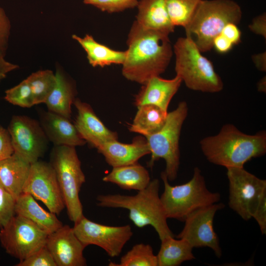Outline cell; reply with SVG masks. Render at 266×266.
Listing matches in <instances>:
<instances>
[{"mask_svg": "<svg viewBox=\"0 0 266 266\" xmlns=\"http://www.w3.org/2000/svg\"><path fill=\"white\" fill-rule=\"evenodd\" d=\"M240 6L232 0H201L188 26L184 28L201 52L213 48L214 38L229 23L238 24Z\"/></svg>", "mask_w": 266, "mask_h": 266, "instance_id": "cell-4", "label": "cell"}, {"mask_svg": "<svg viewBox=\"0 0 266 266\" xmlns=\"http://www.w3.org/2000/svg\"><path fill=\"white\" fill-rule=\"evenodd\" d=\"M55 75V85L45 103L48 111L70 119L75 100L74 86L61 69L57 68Z\"/></svg>", "mask_w": 266, "mask_h": 266, "instance_id": "cell-23", "label": "cell"}, {"mask_svg": "<svg viewBox=\"0 0 266 266\" xmlns=\"http://www.w3.org/2000/svg\"><path fill=\"white\" fill-rule=\"evenodd\" d=\"M4 99L8 102L22 107L34 105L30 85L26 79L5 92Z\"/></svg>", "mask_w": 266, "mask_h": 266, "instance_id": "cell-31", "label": "cell"}, {"mask_svg": "<svg viewBox=\"0 0 266 266\" xmlns=\"http://www.w3.org/2000/svg\"><path fill=\"white\" fill-rule=\"evenodd\" d=\"M68 218L75 223L84 216L79 192L85 182L75 147L56 145L50 156Z\"/></svg>", "mask_w": 266, "mask_h": 266, "instance_id": "cell-7", "label": "cell"}, {"mask_svg": "<svg viewBox=\"0 0 266 266\" xmlns=\"http://www.w3.org/2000/svg\"><path fill=\"white\" fill-rule=\"evenodd\" d=\"M48 235L29 220L14 215L0 229V242L7 254L21 261L45 246Z\"/></svg>", "mask_w": 266, "mask_h": 266, "instance_id": "cell-10", "label": "cell"}, {"mask_svg": "<svg viewBox=\"0 0 266 266\" xmlns=\"http://www.w3.org/2000/svg\"><path fill=\"white\" fill-rule=\"evenodd\" d=\"M161 177L164 190L160 199L167 219L184 222L194 211L217 203L221 199L219 193L207 189L198 167L194 168L192 178L183 184L171 185L164 171L161 172Z\"/></svg>", "mask_w": 266, "mask_h": 266, "instance_id": "cell-6", "label": "cell"}, {"mask_svg": "<svg viewBox=\"0 0 266 266\" xmlns=\"http://www.w3.org/2000/svg\"><path fill=\"white\" fill-rule=\"evenodd\" d=\"M212 45L213 48L221 54L228 53L233 46V44L221 33L214 38Z\"/></svg>", "mask_w": 266, "mask_h": 266, "instance_id": "cell-40", "label": "cell"}, {"mask_svg": "<svg viewBox=\"0 0 266 266\" xmlns=\"http://www.w3.org/2000/svg\"><path fill=\"white\" fill-rule=\"evenodd\" d=\"M137 111L129 130L146 137L160 131L165 125L167 111L152 104L137 106Z\"/></svg>", "mask_w": 266, "mask_h": 266, "instance_id": "cell-26", "label": "cell"}, {"mask_svg": "<svg viewBox=\"0 0 266 266\" xmlns=\"http://www.w3.org/2000/svg\"><path fill=\"white\" fill-rule=\"evenodd\" d=\"M182 82L177 75L170 79H164L160 76L152 77L142 85L135 97L134 104L136 106L152 104L167 111L169 103Z\"/></svg>", "mask_w": 266, "mask_h": 266, "instance_id": "cell-18", "label": "cell"}, {"mask_svg": "<svg viewBox=\"0 0 266 266\" xmlns=\"http://www.w3.org/2000/svg\"><path fill=\"white\" fill-rule=\"evenodd\" d=\"M23 193L41 201L55 214H59L65 207L56 173L50 163L38 160L31 164Z\"/></svg>", "mask_w": 266, "mask_h": 266, "instance_id": "cell-14", "label": "cell"}, {"mask_svg": "<svg viewBox=\"0 0 266 266\" xmlns=\"http://www.w3.org/2000/svg\"><path fill=\"white\" fill-rule=\"evenodd\" d=\"M7 130L14 153L31 164L38 161L45 152L48 139L36 120L26 116H14Z\"/></svg>", "mask_w": 266, "mask_h": 266, "instance_id": "cell-12", "label": "cell"}, {"mask_svg": "<svg viewBox=\"0 0 266 266\" xmlns=\"http://www.w3.org/2000/svg\"><path fill=\"white\" fill-rule=\"evenodd\" d=\"M227 169L229 206L243 220L248 221L266 194V180L258 178L244 167H231Z\"/></svg>", "mask_w": 266, "mask_h": 266, "instance_id": "cell-9", "label": "cell"}, {"mask_svg": "<svg viewBox=\"0 0 266 266\" xmlns=\"http://www.w3.org/2000/svg\"><path fill=\"white\" fill-rule=\"evenodd\" d=\"M27 80L34 105L45 103L56 84V75L49 69L40 70L32 73Z\"/></svg>", "mask_w": 266, "mask_h": 266, "instance_id": "cell-28", "label": "cell"}, {"mask_svg": "<svg viewBox=\"0 0 266 266\" xmlns=\"http://www.w3.org/2000/svg\"><path fill=\"white\" fill-rule=\"evenodd\" d=\"M249 29L254 33L266 37V14L264 13L255 18L249 26Z\"/></svg>", "mask_w": 266, "mask_h": 266, "instance_id": "cell-39", "label": "cell"}, {"mask_svg": "<svg viewBox=\"0 0 266 266\" xmlns=\"http://www.w3.org/2000/svg\"><path fill=\"white\" fill-rule=\"evenodd\" d=\"M161 241L157 255L158 266H178L184 262L195 259L193 248L185 239L169 236Z\"/></svg>", "mask_w": 266, "mask_h": 266, "instance_id": "cell-27", "label": "cell"}, {"mask_svg": "<svg viewBox=\"0 0 266 266\" xmlns=\"http://www.w3.org/2000/svg\"><path fill=\"white\" fill-rule=\"evenodd\" d=\"M109 266H158L157 255L148 244L134 245L120 259L119 263L110 262Z\"/></svg>", "mask_w": 266, "mask_h": 266, "instance_id": "cell-29", "label": "cell"}, {"mask_svg": "<svg viewBox=\"0 0 266 266\" xmlns=\"http://www.w3.org/2000/svg\"><path fill=\"white\" fill-rule=\"evenodd\" d=\"M221 34L229 40L233 45L241 42V33L236 24H227L223 29Z\"/></svg>", "mask_w": 266, "mask_h": 266, "instance_id": "cell-38", "label": "cell"}, {"mask_svg": "<svg viewBox=\"0 0 266 266\" xmlns=\"http://www.w3.org/2000/svg\"><path fill=\"white\" fill-rule=\"evenodd\" d=\"M136 7L135 21L141 27L168 35L174 32L165 0H140Z\"/></svg>", "mask_w": 266, "mask_h": 266, "instance_id": "cell-20", "label": "cell"}, {"mask_svg": "<svg viewBox=\"0 0 266 266\" xmlns=\"http://www.w3.org/2000/svg\"><path fill=\"white\" fill-rule=\"evenodd\" d=\"M14 153L10 134L7 129L0 126V161Z\"/></svg>", "mask_w": 266, "mask_h": 266, "instance_id": "cell-36", "label": "cell"}, {"mask_svg": "<svg viewBox=\"0 0 266 266\" xmlns=\"http://www.w3.org/2000/svg\"><path fill=\"white\" fill-rule=\"evenodd\" d=\"M258 89L260 92H266V77L263 78L259 82Z\"/></svg>", "mask_w": 266, "mask_h": 266, "instance_id": "cell-43", "label": "cell"}, {"mask_svg": "<svg viewBox=\"0 0 266 266\" xmlns=\"http://www.w3.org/2000/svg\"><path fill=\"white\" fill-rule=\"evenodd\" d=\"M225 207L224 203L217 202L194 211L185 219L184 226L176 238L185 239L193 248L209 247L217 258H221L222 251L213 221L216 212Z\"/></svg>", "mask_w": 266, "mask_h": 266, "instance_id": "cell-13", "label": "cell"}, {"mask_svg": "<svg viewBox=\"0 0 266 266\" xmlns=\"http://www.w3.org/2000/svg\"><path fill=\"white\" fill-rule=\"evenodd\" d=\"M31 166L15 153L0 161V184L15 200L23 193Z\"/></svg>", "mask_w": 266, "mask_h": 266, "instance_id": "cell-21", "label": "cell"}, {"mask_svg": "<svg viewBox=\"0 0 266 266\" xmlns=\"http://www.w3.org/2000/svg\"><path fill=\"white\" fill-rule=\"evenodd\" d=\"M97 149L112 167L136 163L142 157L150 154L144 136L136 137L129 144L120 142L118 139L107 141Z\"/></svg>", "mask_w": 266, "mask_h": 266, "instance_id": "cell-17", "label": "cell"}, {"mask_svg": "<svg viewBox=\"0 0 266 266\" xmlns=\"http://www.w3.org/2000/svg\"><path fill=\"white\" fill-rule=\"evenodd\" d=\"M40 119V124L48 139L55 146L76 147L86 143L69 119L48 111L41 113Z\"/></svg>", "mask_w": 266, "mask_h": 266, "instance_id": "cell-19", "label": "cell"}, {"mask_svg": "<svg viewBox=\"0 0 266 266\" xmlns=\"http://www.w3.org/2000/svg\"><path fill=\"white\" fill-rule=\"evenodd\" d=\"M138 0H83L100 10L109 13L119 12L137 6Z\"/></svg>", "mask_w": 266, "mask_h": 266, "instance_id": "cell-32", "label": "cell"}, {"mask_svg": "<svg viewBox=\"0 0 266 266\" xmlns=\"http://www.w3.org/2000/svg\"><path fill=\"white\" fill-rule=\"evenodd\" d=\"M16 266H57L46 246L27 258L19 261Z\"/></svg>", "mask_w": 266, "mask_h": 266, "instance_id": "cell-34", "label": "cell"}, {"mask_svg": "<svg viewBox=\"0 0 266 266\" xmlns=\"http://www.w3.org/2000/svg\"><path fill=\"white\" fill-rule=\"evenodd\" d=\"M127 44L122 75L141 85L163 73L173 53L168 35L144 29L135 21L129 31Z\"/></svg>", "mask_w": 266, "mask_h": 266, "instance_id": "cell-1", "label": "cell"}, {"mask_svg": "<svg viewBox=\"0 0 266 266\" xmlns=\"http://www.w3.org/2000/svg\"><path fill=\"white\" fill-rule=\"evenodd\" d=\"M11 23L4 10L0 6V54L5 55L11 32Z\"/></svg>", "mask_w": 266, "mask_h": 266, "instance_id": "cell-35", "label": "cell"}, {"mask_svg": "<svg viewBox=\"0 0 266 266\" xmlns=\"http://www.w3.org/2000/svg\"><path fill=\"white\" fill-rule=\"evenodd\" d=\"M73 104L77 111L74 125L86 142L97 148L105 142L118 139L117 133L104 125L89 104L75 99Z\"/></svg>", "mask_w": 266, "mask_h": 266, "instance_id": "cell-16", "label": "cell"}, {"mask_svg": "<svg viewBox=\"0 0 266 266\" xmlns=\"http://www.w3.org/2000/svg\"><path fill=\"white\" fill-rule=\"evenodd\" d=\"M188 112L186 102L180 101L174 110L168 112L162 128L145 137L151 154L148 166L152 167L156 161L163 159L166 162L164 172L169 181H174L177 176L180 165L179 138Z\"/></svg>", "mask_w": 266, "mask_h": 266, "instance_id": "cell-8", "label": "cell"}, {"mask_svg": "<svg viewBox=\"0 0 266 266\" xmlns=\"http://www.w3.org/2000/svg\"><path fill=\"white\" fill-rule=\"evenodd\" d=\"M74 232L87 247L94 245L103 249L109 256L118 257L133 235L130 225L111 226L88 219L84 216L74 223Z\"/></svg>", "mask_w": 266, "mask_h": 266, "instance_id": "cell-11", "label": "cell"}, {"mask_svg": "<svg viewBox=\"0 0 266 266\" xmlns=\"http://www.w3.org/2000/svg\"><path fill=\"white\" fill-rule=\"evenodd\" d=\"M15 200L0 184V229L15 215Z\"/></svg>", "mask_w": 266, "mask_h": 266, "instance_id": "cell-33", "label": "cell"}, {"mask_svg": "<svg viewBox=\"0 0 266 266\" xmlns=\"http://www.w3.org/2000/svg\"><path fill=\"white\" fill-rule=\"evenodd\" d=\"M5 56L0 54V82L4 79L7 74L18 68V66L6 61Z\"/></svg>", "mask_w": 266, "mask_h": 266, "instance_id": "cell-41", "label": "cell"}, {"mask_svg": "<svg viewBox=\"0 0 266 266\" xmlns=\"http://www.w3.org/2000/svg\"><path fill=\"white\" fill-rule=\"evenodd\" d=\"M175 70L189 89L205 93L221 91L224 84L212 62L202 55L189 36L180 37L173 45Z\"/></svg>", "mask_w": 266, "mask_h": 266, "instance_id": "cell-5", "label": "cell"}, {"mask_svg": "<svg viewBox=\"0 0 266 266\" xmlns=\"http://www.w3.org/2000/svg\"><path fill=\"white\" fill-rule=\"evenodd\" d=\"M72 38L86 52L88 62L93 67L122 65L125 60L126 51L114 50L100 43L90 34H87L83 37L73 34Z\"/></svg>", "mask_w": 266, "mask_h": 266, "instance_id": "cell-24", "label": "cell"}, {"mask_svg": "<svg viewBox=\"0 0 266 266\" xmlns=\"http://www.w3.org/2000/svg\"><path fill=\"white\" fill-rule=\"evenodd\" d=\"M15 214L29 220L48 234L62 227L56 214L42 208L30 194L23 193L15 200Z\"/></svg>", "mask_w": 266, "mask_h": 266, "instance_id": "cell-22", "label": "cell"}, {"mask_svg": "<svg viewBox=\"0 0 266 266\" xmlns=\"http://www.w3.org/2000/svg\"><path fill=\"white\" fill-rule=\"evenodd\" d=\"M252 58L256 66L259 70L266 71V52L255 55Z\"/></svg>", "mask_w": 266, "mask_h": 266, "instance_id": "cell-42", "label": "cell"}, {"mask_svg": "<svg viewBox=\"0 0 266 266\" xmlns=\"http://www.w3.org/2000/svg\"><path fill=\"white\" fill-rule=\"evenodd\" d=\"M201 0H165L167 11L174 27L185 28Z\"/></svg>", "mask_w": 266, "mask_h": 266, "instance_id": "cell-30", "label": "cell"}, {"mask_svg": "<svg viewBox=\"0 0 266 266\" xmlns=\"http://www.w3.org/2000/svg\"><path fill=\"white\" fill-rule=\"evenodd\" d=\"M102 180L115 184L123 190L141 191L149 184L147 169L138 163L113 167Z\"/></svg>", "mask_w": 266, "mask_h": 266, "instance_id": "cell-25", "label": "cell"}, {"mask_svg": "<svg viewBox=\"0 0 266 266\" xmlns=\"http://www.w3.org/2000/svg\"><path fill=\"white\" fill-rule=\"evenodd\" d=\"M46 247L51 254L57 266H85L83 255L86 247L78 238L72 228L63 225L48 235Z\"/></svg>", "mask_w": 266, "mask_h": 266, "instance_id": "cell-15", "label": "cell"}, {"mask_svg": "<svg viewBox=\"0 0 266 266\" xmlns=\"http://www.w3.org/2000/svg\"><path fill=\"white\" fill-rule=\"evenodd\" d=\"M200 148L211 163L227 168L244 167L253 158L266 153V133L260 131L248 134L240 131L233 124L222 126L216 135L202 138Z\"/></svg>", "mask_w": 266, "mask_h": 266, "instance_id": "cell-2", "label": "cell"}, {"mask_svg": "<svg viewBox=\"0 0 266 266\" xmlns=\"http://www.w3.org/2000/svg\"><path fill=\"white\" fill-rule=\"evenodd\" d=\"M160 181L151 180L144 189L133 196L120 194L99 195L97 205L102 207L124 208L134 225L140 228L151 226L160 240L174 236L170 230L167 217L159 196Z\"/></svg>", "mask_w": 266, "mask_h": 266, "instance_id": "cell-3", "label": "cell"}, {"mask_svg": "<svg viewBox=\"0 0 266 266\" xmlns=\"http://www.w3.org/2000/svg\"><path fill=\"white\" fill-rule=\"evenodd\" d=\"M258 223L261 233H266V194L261 199L255 212L252 215Z\"/></svg>", "mask_w": 266, "mask_h": 266, "instance_id": "cell-37", "label": "cell"}]
</instances>
